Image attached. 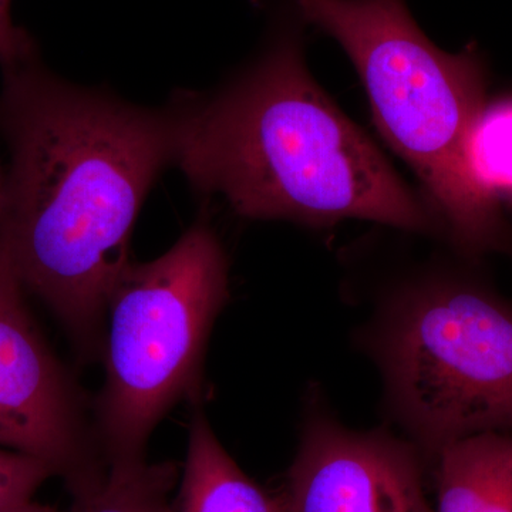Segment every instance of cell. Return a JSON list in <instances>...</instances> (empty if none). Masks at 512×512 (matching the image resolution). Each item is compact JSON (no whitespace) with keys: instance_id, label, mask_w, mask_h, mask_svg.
<instances>
[{"instance_id":"obj_5","label":"cell","mask_w":512,"mask_h":512,"mask_svg":"<svg viewBox=\"0 0 512 512\" xmlns=\"http://www.w3.org/2000/svg\"><path fill=\"white\" fill-rule=\"evenodd\" d=\"M228 296L227 256L205 222L160 258L126 266L107 303L94 421L109 467L144 460L165 414L200 397L208 338Z\"/></svg>"},{"instance_id":"obj_11","label":"cell","mask_w":512,"mask_h":512,"mask_svg":"<svg viewBox=\"0 0 512 512\" xmlns=\"http://www.w3.org/2000/svg\"><path fill=\"white\" fill-rule=\"evenodd\" d=\"M470 173L495 201H512V100L485 106L467 144Z\"/></svg>"},{"instance_id":"obj_13","label":"cell","mask_w":512,"mask_h":512,"mask_svg":"<svg viewBox=\"0 0 512 512\" xmlns=\"http://www.w3.org/2000/svg\"><path fill=\"white\" fill-rule=\"evenodd\" d=\"M10 5L12 0H0V67L3 73L39 57L29 33L13 23Z\"/></svg>"},{"instance_id":"obj_9","label":"cell","mask_w":512,"mask_h":512,"mask_svg":"<svg viewBox=\"0 0 512 512\" xmlns=\"http://www.w3.org/2000/svg\"><path fill=\"white\" fill-rule=\"evenodd\" d=\"M436 512H512V431L448 444L431 461Z\"/></svg>"},{"instance_id":"obj_14","label":"cell","mask_w":512,"mask_h":512,"mask_svg":"<svg viewBox=\"0 0 512 512\" xmlns=\"http://www.w3.org/2000/svg\"><path fill=\"white\" fill-rule=\"evenodd\" d=\"M0 512H70V511L59 510V508L52 507V505L39 504V503H36V501H33V503H30L28 505H23V507L13 508V510H5V511H0Z\"/></svg>"},{"instance_id":"obj_3","label":"cell","mask_w":512,"mask_h":512,"mask_svg":"<svg viewBox=\"0 0 512 512\" xmlns=\"http://www.w3.org/2000/svg\"><path fill=\"white\" fill-rule=\"evenodd\" d=\"M293 2L303 22L335 39L355 64L377 127L429 191L456 247L470 258L512 256V227L468 167V138L485 107L476 47L439 49L404 0Z\"/></svg>"},{"instance_id":"obj_10","label":"cell","mask_w":512,"mask_h":512,"mask_svg":"<svg viewBox=\"0 0 512 512\" xmlns=\"http://www.w3.org/2000/svg\"><path fill=\"white\" fill-rule=\"evenodd\" d=\"M174 461L113 464L99 490L70 512H170L171 493L180 481Z\"/></svg>"},{"instance_id":"obj_8","label":"cell","mask_w":512,"mask_h":512,"mask_svg":"<svg viewBox=\"0 0 512 512\" xmlns=\"http://www.w3.org/2000/svg\"><path fill=\"white\" fill-rule=\"evenodd\" d=\"M170 512H291L284 493L256 484L229 456L200 409L191 419L187 458Z\"/></svg>"},{"instance_id":"obj_1","label":"cell","mask_w":512,"mask_h":512,"mask_svg":"<svg viewBox=\"0 0 512 512\" xmlns=\"http://www.w3.org/2000/svg\"><path fill=\"white\" fill-rule=\"evenodd\" d=\"M0 133L12 156L0 234L25 289L92 359L138 212L175 163L173 111L79 89L37 57L3 73Z\"/></svg>"},{"instance_id":"obj_6","label":"cell","mask_w":512,"mask_h":512,"mask_svg":"<svg viewBox=\"0 0 512 512\" xmlns=\"http://www.w3.org/2000/svg\"><path fill=\"white\" fill-rule=\"evenodd\" d=\"M23 291L0 234V447L45 461L77 505L99 490L109 463L82 393L37 328Z\"/></svg>"},{"instance_id":"obj_2","label":"cell","mask_w":512,"mask_h":512,"mask_svg":"<svg viewBox=\"0 0 512 512\" xmlns=\"http://www.w3.org/2000/svg\"><path fill=\"white\" fill-rule=\"evenodd\" d=\"M175 164L195 190L251 220H366L440 227L382 151L313 80L301 32L286 25L251 69L215 94L173 106Z\"/></svg>"},{"instance_id":"obj_15","label":"cell","mask_w":512,"mask_h":512,"mask_svg":"<svg viewBox=\"0 0 512 512\" xmlns=\"http://www.w3.org/2000/svg\"><path fill=\"white\" fill-rule=\"evenodd\" d=\"M6 181H3L0 173V220H2L3 210H5Z\"/></svg>"},{"instance_id":"obj_7","label":"cell","mask_w":512,"mask_h":512,"mask_svg":"<svg viewBox=\"0 0 512 512\" xmlns=\"http://www.w3.org/2000/svg\"><path fill=\"white\" fill-rule=\"evenodd\" d=\"M420 448L386 429L353 430L315 400L282 493L291 512H436Z\"/></svg>"},{"instance_id":"obj_4","label":"cell","mask_w":512,"mask_h":512,"mask_svg":"<svg viewBox=\"0 0 512 512\" xmlns=\"http://www.w3.org/2000/svg\"><path fill=\"white\" fill-rule=\"evenodd\" d=\"M360 343L427 463L454 441L512 431V302L480 279L437 275L394 292Z\"/></svg>"},{"instance_id":"obj_12","label":"cell","mask_w":512,"mask_h":512,"mask_svg":"<svg viewBox=\"0 0 512 512\" xmlns=\"http://www.w3.org/2000/svg\"><path fill=\"white\" fill-rule=\"evenodd\" d=\"M52 477L55 473L45 461L0 447V511L33 503L39 488Z\"/></svg>"}]
</instances>
